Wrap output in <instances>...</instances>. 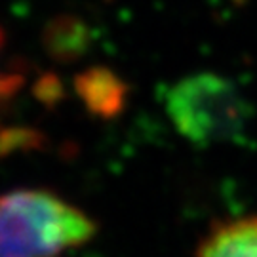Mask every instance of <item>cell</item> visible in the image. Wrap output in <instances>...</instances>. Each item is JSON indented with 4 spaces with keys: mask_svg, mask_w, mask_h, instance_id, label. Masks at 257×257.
Here are the masks:
<instances>
[{
    "mask_svg": "<svg viewBox=\"0 0 257 257\" xmlns=\"http://www.w3.org/2000/svg\"><path fill=\"white\" fill-rule=\"evenodd\" d=\"M95 225L78 208L46 191L0 196V257H59L86 244Z\"/></svg>",
    "mask_w": 257,
    "mask_h": 257,
    "instance_id": "obj_1",
    "label": "cell"
},
{
    "mask_svg": "<svg viewBox=\"0 0 257 257\" xmlns=\"http://www.w3.org/2000/svg\"><path fill=\"white\" fill-rule=\"evenodd\" d=\"M164 105L174 128L196 147L234 141L248 126V101L232 80L215 73L181 78L168 90Z\"/></svg>",
    "mask_w": 257,
    "mask_h": 257,
    "instance_id": "obj_2",
    "label": "cell"
},
{
    "mask_svg": "<svg viewBox=\"0 0 257 257\" xmlns=\"http://www.w3.org/2000/svg\"><path fill=\"white\" fill-rule=\"evenodd\" d=\"M196 257H257V215L217 225Z\"/></svg>",
    "mask_w": 257,
    "mask_h": 257,
    "instance_id": "obj_3",
    "label": "cell"
},
{
    "mask_svg": "<svg viewBox=\"0 0 257 257\" xmlns=\"http://www.w3.org/2000/svg\"><path fill=\"white\" fill-rule=\"evenodd\" d=\"M78 92L92 110L112 114L124 103V84L107 69H92L78 78Z\"/></svg>",
    "mask_w": 257,
    "mask_h": 257,
    "instance_id": "obj_4",
    "label": "cell"
},
{
    "mask_svg": "<svg viewBox=\"0 0 257 257\" xmlns=\"http://www.w3.org/2000/svg\"><path fill=\"white\" fill-rule=\"evenodd\" d=\"M0 46H2V31H0ZM16 82V78H4V76H0V95L6 92V88H8L10 84Z\"/></svg>",
    "mask_w": 257,
    "mask_h": 257,
    "instance_id": "obj_5",
    "label": "cell"
}]
</instances>
